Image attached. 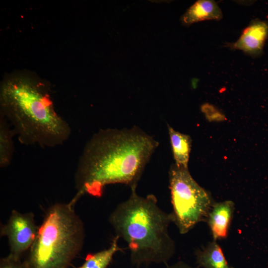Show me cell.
<instances>
[{"label": "cell", "instance_id": "15", "mask_svg": "<svg viewBox=\"0 0 268 268\" xmlns=\"http://www.w3.org/2000/svg\"><path fill=\"white\" fill-rule=\"evenodd\" d=\"M166 268H194L183 261H179L175 264L167 266Z\"/></svg>", "mask_w": 268, "mask_h": 268}, {"label": "cell", "instance_id": "1", "mask_svg": "<svg viewBox=\"0 0 268 268\" xmlns=\"http://www.w3.org/2000/svg\"><path fill=\"white\" fill-rule=\"evenodd\" d=\"M159 145L150 135L136 126L105 129L86 143L74 176V197H102L105 186L123 184L136 187L146 165Z\"/></svg>", "mask_w": 268, "mask_h": 268}, {"label": "cell", "instance_id": "12", "mask_svg": "<svg viewBox=\"0 0 268 268\" xmlns=\"http://www.w3.org/2000/svg\"><path fill=\"white\" fill-rule=\"evenodd\" d=\"M14 132L7 120L0 118V166L6 167L11 162L14 148L13 137Z\"/></svg>", "mask_w": 268, "mask_h": 268}, {"label": "cell", "instance_id": "11", "mask_svg": "<svg viewBox=\"0 0 268 268\" xmlns=\"http://www.w3.org/2000/svg\"><path fill=\"white\" fill-rule=\"evenodd\" d=\"M168 130L175 164L179 167L188 168L191 147L190 136L176 131L169 126Z\"/></svg>", "mask_w": 268, "mask_h": 268}, {"label": "cell", "instance_id": "13", "mask_svg": "<svg viewBox=\"0 0 268 268\" xmlns=\"http://www.w3.org/2000/svg\"><path fill=\"white\" fill-rule=\"evenodd\" d=\"M119 238L116 235L108 248L96 253L88 254L84 263L77 268H107L114 255L117 252L122 250L118 245Z\"/></svg>", "mask_w": 268, "mask_h": 268}, {"label": "cell", "instance_id": "10", "mask_svg": "<svg viewBox=\"0 0 268 268\" xmlns=\"http://www.w3.org/2000/svg\"><path fill=\"white\" fill-rule=\"evenodd\" d=\"M196 263L202 268H234L227 261L222 249L213 240L201 249L195 252Z\"/></svg>", "mask_w": 268, "mask_h": 268}, {"label": "cell", "instance_id": "14", "mask_svg": "<svg viewBox=\"0 0 268 268\" xmlns=\"http://www.w3.org/2000/svg\"><path fill=\"white\" fill-rule=\"evenodd\" d=\"M0 268H28L21 258H16L10 254L0 260Z\"/></svg>", "mask_w": 268, "mask_h": 268}, {"label": "cell", "instance_id": "8", "mask_svg": "<svg viewBox=\"0 0 268 268\" xmlns=\"http://www.w3.org/2000/svg\"><path fill=\"white\" fill-rule=\"evenodd\" d=\"M234 209V202L231 200L214 202L206 220L213 240L227 237Z\"/></svg>", "mask_w": 268, "mask_h": 268}, {"label": "cell", "instance_id": "2", "mask_svg": "<svg viewBox=\"0 0 268 268\" xmlns=\"http://www.w3.org/2000/svg\"><path fill=\"white\" fill-rule=\"evenodd\" d=\"M0 115L12 127L20 142L54 147L70 137L68 123L56 112L48 87L30 78L16 77L3 82Z\"/></svg>", "mask_w": 268, "mask_h": 268}, {"label": "cell", "instance_id": "5", "mask_svg": "<svg viewBox=\"0 0 268 268\" xmlns=\"http://www.w3.org/2000/svg\"><path fill=\"white\" fill-rule=\"evenodd\" d=\"M169 182L173 222L181 234H185L199 222L206 221L215 202L210 194L193 179L188 168L172 164Z\"/></svg>", "mask_w": 268, "mask_h": 268}, {"label": "cell", "instance_id": "9", "mask_svg": "<svg viewBox=\"0 0 268 268\" xmlns=\"http://www.w3.org/2000/svg\"><path fill=\"white\" fill-rule=\"evenodd\" d=\"M222 18V11L214 1L199 0L187 10L181 19L184 25H189L201 21L219 20Z\"/></svg>", "mask_w": 268, "mask_h": 268}, {"label": "cell", "instance_id": "3", "mask_svg": "<svg viewBox=\"0 0 268 268\" xmlns=\"http://www.w3.org/2000/svg\"><path fill=\"white\" fill-rule=\"evenodd\" d=\"M131 189L128 199L120 203L108 221L116 236L128 244L132 264H166L175 252V244L168 227L173 222L171 213L162 210L152 194L138 195Z\"/></svg>", "mask_w": 268, "mask_h": 268}, {"label": "cell", "instance_id": "6", "mask_svg": "<svg viewBox=\"0 0 268 268\" xmlns=\"http://www.w3.org/2000/svg\"><path fill=\"white\" fill-rule=\"evenodd\" d=\"M38 228L32 212L22 213L12 210L7 222L1 225L0 229V236L8 239L9 254L21 258L32 246Z\"/></svg>", "mask_w": 268, "mask_h": 268}, {"label": "cell", "instance_id": "4", "mask_svg": "<svg viewBox=\"0 0 268 268\" xmlns=\"http://www.w3.org/2000/svg\"><path fill=\"white\" fill-rule=\"evenodd\" d=\"M74 205L56 203L47 209L24 261L28 268H68L81 251L84 227Z\"/></svg>", "mask_w": 268, "mask_h": 268}, {"label": "cell", "instance_id": "7", "mask_svg": "<svg viewBox=\"0 0 268 268\" xmlns=\"http://www.w3.org/2000/svg\"><path fill=\"white\" fill-rule=\"evenodd\" d=\"M268 37V22L254 20L243 31L238 40L231 47L251 55L262 53Z\"/></svg>", "mask_w": 268, "mask_h": 268}]
</instances>
